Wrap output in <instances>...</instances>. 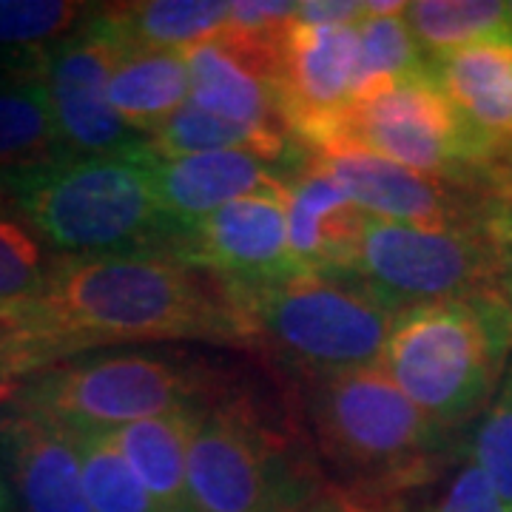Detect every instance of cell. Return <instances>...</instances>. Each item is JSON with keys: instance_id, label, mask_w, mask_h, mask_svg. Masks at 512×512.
Wrapping results in <instances>:
<instances>
[{"instance_id": "obj_12", "label": "cell", "mask_w": 512, "mask_h": 512, "mask_svg": "<svg viewBox=\"0 0 512 512\" xmlns=\"http://www.w3.org/2000/svg\"><path fill=\"white\" fill-rule=\"evenodd\" d=\"M313 160L328 171L365 214L424 231L487 228L504 211V202L476 200V188L424 177L410 168L362 154V151H319Z\"/></svg>"}, {"instance_id": "obj_23", "label": "cell", "mask_w": 512, "mask_h": 512, "mask_svg": "<svg viewBox=\"0 0 512 512\" xmlns=\"http://www.w3.org/2000/svg\"><path fill=\"white\" fill-rule=\"evenodd\" d=\"M55 157L60 143L35 66L0 77V177Z\"/></svg>"}, {"instance_id": "obj_5", "label": "cell", "mask_w": 512, "mask_h": 512, "mask_svg": "<svg viewBox=\"0 0 512 512\" xmlns=\"http://www.w3.org/2000/svg\"><path fill=\"white\" fill-rule=\"evenodd\" d=\"M217 393L205 362L174 350H94L20 376L0 390L15 410L83 433H111L137 421L202 404Z\"/></svg>"}, {"instance_id": "obj_15", "label": "cell", "mask_w": 512, "mask_h": 512, "mask_svg": "<svg viewBox=\"0 0 512 512\" xmlns=\"http://www.w3.org/2000/svg\"><path fill=\"white\" fill-rule=\"evenodd\" d=\"M148 165L160 208L180 228V237L228 202L288 197V177L245 151L160 157L148 146Z\"/></svg>"}, {"instance_id": "obj_28", "label": "cell", "mask_w": 512, "mask_h": 512, "mask_svg": "<svg viewBox=\"0 0 512 512\" xmlns=\"http://www.w3.org/2000/svg\"><path fill=\"white\" fill-rule=\"evenodd\" d=\"M473 461L490 476L512 510V353L473 439Z\"/></svg>"}, {"instance_id": "obj_34", "label": "cell", "mask_w": 512, "mask_h": 512, "mask_svg": "<svg viewBox=\"0 0 512 512\" xmlns=\"http://www.w3.org/2000/svg\"><path fill=\"white\" fill-rule=\"evenodd\" d=\"M15 379V342L0 333V390Z\"/></svg>"}, {"instance_id": "obj_11", "label": "cell", "mask_w": 512, "mask_h": 512, "mask_svg": "<svg viewBox=\"0 0 512 512\" xmlns=\"http://www.w3.org/2000/svg\"><path fill=\"white\" fill-rule=\"evenodd\" d=\"M359 32L350 26H308L293 18L279 52L282 120L293 140L325 151L353 106Z\"/></svg>"}, {"instance_id": "obj_17", "label": "cell", "mask_w": 512, "mask_h": 512, "mask_svg": "<svg viewBox=\"0 0 512 512\" xmlns=\"http://www.w3.org/2000/svg\"><path fill=\"white\" fill-rule=\"evenodd\" d=\"M365 217L313 157L288 177V245L302 274L350 276Z\"/></svg>"}, {"instance_id": "obj_7", "label": "cell", "mask_w": 512, "mask_h": 512, "mask_svg": "<svg viewBox=\"0 0 512 512\" xmlns=\"http://www.w3.org/2000/svg\"><path fill=\"white\" fill-rule=\"evenodd\" d=\"M188 493L194 512H299L316 478L245 399L211 396L188 439Z\"/></svg>"}, {"instance_id": "obj_35", "label": "cell", "mask_w": 512, "mask_h": 512, "mask_svg": "<svg viewBox=\"0 0 512 512\" xmlns=\"http://www.w3.org/2000/svg\"><path fill=\"white\" fill-rule=\"evenodd\" d=\"M407 12L404 0H365V15H376V18H396Z\"/></svg>"}, {"instance_id": "obj_3", "label": "cell", "mask_w": 512, "mask_h": 512, "mask_svg": "<svg viewBox=\"0 0 512 512\" xmlns=\"http://www.w3.org/2000/svg\"><path fill=\"white\" fill-rule=\"evenodd\" d=\"M23 220L66 254L171 248L180 228L160 208L148 146L126 154L55 157L0 177Z\"/></svg>"}, {"instance_id": "obj_29", "label": "cell", "mask_w": 512, "mask_h": 512, "mask_svg": "<svg viewBox=\"0 0 512 512\" xmlns=\"http://www.w3.org/2000/svg\"><path fill=\"white\" fill-rule=\"evenodd\" d=\"M89 18L83 3L69 0H0V46H43L72 35Z\"/></svg>"}, {"instance_id": "obj_27", "label": "cell", "mask_w": 512, "mask_h": 512, "mask_svg": "<svg viewBox=\"0 0 512 512\" xmlns=\"http://www.w3.org/2000/svg\"><path fill=\"white\" fill-rule=\"evenodd\" d=\"M52 259L29 222L0 205V319L37 299Z\"/></svg>"}, {"instance_id": "obj_10", "label": "cell", "mask_w": 512, "mask_h": 512, "mask_svg": "<svg viewBox=\"0 0 512 512\" xmlns=\"http://www.w3.org/2000/svg\"><path fill=\"white\" fill-rule=\"evenodd\" d=\"M120 40L103 12L86 26L43 49L35 60L46 103L60 143V157L126 154L148 146V137L131 131L109 100V83Z\"/></svg>"}, {"instance_id": "obj_36", "label": "cell", "mask_w": 512, "mask_h": 512, "mask_svg": "<svg viewBox=\"0 0 512 512\" xmlns=\"http://www.w3.org/2000/svg\"><path fill=\"white\" fill-rule=\"evenodd\" d=\"M299 512H353L342 501V498H336V495H325V498H319V501H311L305 510H299Z\"/></svg>"}, {"instance_id": "obj_22", "label": "cell", "mask_w": 512, "mask_h": 512, "mask_svg": "<svg viewBox=\"0 0 512 512\" xmlns=\"http://www.w3.org/2000/svg\"><path fill=\"white\" fill-rule=\"evenodd\" d=\"M148 146L160 157H185V154H211V151H245L254 154L262 163L276 165L288 160L291 154V134L276 128L242 126L225 120L220 114L200 109L197 103H185L174 111Z\"/></svg>"}, {"instance_id": "obj_30", "label": "cell", "mask_w": 512, "mask_h": 512, "mask_svg": "<svg viewBox=\"0 0 512 512\" xmlns=\"http://www.w3.org/2000/svg\"><path fill=\"white\" fill-rule=\"evenodd\" d=\"M433 512H512L498 495L490 476L476 461L464 464L456 478L447 484Z\"/></svg>"}, {"instance_id": "obj_13", "label": "cell", "mask_w": 512, "mask_h": 512, "mask_svg": "<svg viewBox=\"0 0 512 512\" xmlns=\"http://www.w3.org/2000/svg\"><path fill=\"white\" fill-rule=\"evenodd\" d=\"M288 197H245L228 202L188 228L168 251L205 271L228 291L262 288L302 274L288 245Z\"/></svg>"}, {"instance_id": "obj_8", "label": "cell", "mask_w": 512, "mask_h": 512, "mask_svg": "<svg viewBox=\"0 0 512 512\" xmlns=\"http://www.w3.org/2000/svg\"><path fill=\"white\" fill-rule=\"evenodd\" d=\"M325 151H362L464 188L495 183L493 148L453 109L430 66L353 103Z\"/></svg>"}, {"instance_id": "obj_14", "label": "cell", "mask_w": 512, "mask_h": 512, "mask_svg": "<svg viewBox=\"0 0 512 512\" xmlns=\"http://www.w3.org/2000/svg\"><path fill=\"white\" fill-rule=\"evenodd\" d=\"M288 32V29H285ZM282 35H259L225 26L183 52L191 80V103L242 126L285 131L279 100Z\"/></svg>"}, {"instance_id": "obj_2", "label": "cell", "mask_w": 512, "mask_h": 512, "mask_svg": "<svg viewBox=\"0 0 512 512\" xmlns=\"http://www.w3.org/2000/svg\"><path fill=\"white\" fill-rule=\"evenodd\" d=\"M302 410L353 512H402L399 498L430 481L447 436L382 367L308 379Z\"/></svg>"}, {"instance_id": "obj_20", "label": "cell", "mask_w": 512, "mask_h": 512, "mask_svg": "<svg viewBox=\"0 0 512 512\" xmlns=\"http://www.w3.org/2000/svg\"><path fill=\"white\" fill-rule=\"evenodd\" d=\"M197 410L200 404L109 433L134 476L165 512H194L188 493V439Z\"/></svg>"}, {"instance_id": "obj_9", "label": "cell", "mask_w": 512, "mask_h": 512, "mask_svg": "<svg viewBox=\"0 0 512 512\" xmlns=\"http://www.w3.org/2000/svg\"><path fill=\"white\" fill-rule=\"evenodd\" d=\"M498 220L487 228L424 231L367 214L350 279L393 313L501 291L504 248Z\"/></svg>"}, {"instance_id": "obj_18", "label": "cell", "mask_w": 512, "mask_h": 512, "mask_svg": "<svg viewBox=\"0 0 512 512\" xmlns=\"http://www.w3.org/2000/svg\"><path fill=\"white\" fill-rule=\"evenodd\" d=\"M0 439L26 512H92L77 444L66 427L15 410L0 421Z\"/></svg>"}, {"instance_id": "obj_31", "label": "cell", "mask_w": 512, "mask_h": 512, "mask_svg": "<svg viewBox=\"0 0 512 512\" xmlns=\"http://www.w3.org/2000/svg\"><path fill=\"white\" fill-rule=\"evenodd\" d=\"M299 3L291 0H239L231 3V26L259 35H282L296 18Z\"/></svg>"}, {"instance_id": "obj_37", "label": "cell", "mask_w": 512, "mask_h": 512, "mask_svg": "<svg viewBox=\"0 0 512 512\" xmlns=\"http://www.w3.org/2000/svg\"><path fill=\"white\" fill-rule=\"evenodd\" d=\"M0 512H9V493H6L3 481H0Z\"/></svg>"}, {"instance_id": "obj_26", "label": "cell", "mask_w": 512, "mask_h": 512, "mask_svg": "<svg viewBox=\"0 0 512 512\" xmlns=\"http://www.w3.org/2000/svg\"><path fill=\"white\" fill-rule=\"evenodd\" d=\"M72 436L92 512H165L140 484V478L134 476V470L114 447L109 433L83 430Z\"/></svg>"}, {"instance_id": "obj_4", "label": "cell", "mask_w": 512, "mask_h": 512, "mask_svg": "<svg viewBox=\"0 0 512 512\" xmlns=\"http://www.w3.org/2000/svg\"><path fill=\"white\" fill-rule=\"evenodd\" d=\"M510 353V302L484 291L399 313L379 367L447 433L487 410Z\"/></svg>"}, {"instance_id": "obj_32", "label": "cell", "mask_w": 512, "mask_h": 512, "mask_svg": "<svg viewBox=\"0 0 512 512\" xmlns=\"http://www.w3.org/2000/svg\"><path fill=\"white\" fill-rule=\"evenodd\" d=\"M365 18L362 0H305L296 9V20L308 26H350Z\"/></svg>"}, {"instance_id": "obj_1", "label": "cell", "mask_w": 512, "mask_h": 512, "mask_svg": "<svg viewBox=\"0 0 512 512\" xmlns=\"http://www.w3.org/2000/svg\"><path fill=\"white\" fill-rule=\"evenodd\" d=\"M0 333L15 342L12 382L77 353L126 342L251 348L228 288L168 248L57 256L43 291L6 313Z\"/></svg>"}, {"instance_id": "obj_6", "label": "cell", "mask_w": 512, "mask_h": 512, "mask_svg": "<svg viewBox=\"0 0 512 512\" xmlns=\"http://www.w3.org/2000/svg\"><path fill=\"white\" fill-rule=\"evenodd\" d=\"M228 293L251 348L271 353L308 379L382 365L399 316L350 276L296 274Z\"/></svg>"}, {"instance_id": "obj_33", "label": "cell", "mask_w": 512, "mask_h": 512, "mask_svg": "<svg viewBox=\"0 0 512 512\" xmlns=\"http://www.w3.org/2000/svg\"><path fill=\"white\" fill-rule=\"evenodd\" d=\"M498 239L504 248V274H501V293L512 308V208L504 205L501 220H498Z\"/></svg>"}, {"instance_id": "obj_19", "label": "cell", "mask_w": 512, "mask_h": 512, "mask_svg": "<svg viewBox=\"0 0 512 512\" xmlns=\"http://www.w3.org/2000/svg\"><path fill=\"white\" fill-rule=\"evenodd\" d=\"M120 40V37H117ZM191 97L183 52L128 46L120 40L109 83V100L131 131L154 137Z\"/></svg>"}, {"instance_id": "obj_24", "label": "cell", "mask_w": 512, "mask_h": 512, "mask_svg": "<svg viewBox=\"0 0 512 512\" xmlns=\"http://www.w3.org/2000/svg\"><path fill=\"white\" fill-rule=\"evenodd\" d=\"M404 20L419 43L427 66L484 37L507 32V3L501 0H416Z\"/></svg>"}, {"instance_id": "obj_21", "label": "cell", "mask_w": 512, "mask_h": 512, "mask_svg": "<svg viewBox=\"0 0 512 512\" xmlns=\"http://www.w3.org/2000/svg\"><path fill=\"white\" fill-rule=\"evenodd\" d=\"M111 32L128 46L185 52L220 35L231 20V3L222 0H143L103 9Z\"/></svg>"}, {"instance_id": "obj_25", "label": "cell", "mask_w": 512, "mask_h": 512, "mask_svg": "<svg viewBox=\"0 0 512 512\" xmlns=\"http://www.w3.org/2000/svg\"><path fill=\"white\" fill-rule=\"evenodd\" d=\"M356 32H359V60H356L353 103L379 94L407 74L427 69V60L421 55L404 15L396 18L365 15L356 23Z\"/></svg>"}, {"instance_id": "obj_38", "label": "cell", "mask_w": 512, "mask_h": 512, "mask_svg": "<svg viewBox=\"0 0 512 512\" xmlns=\"http://www.w3.org/2000/svg\"><path fill=\"white\" fill-rule=\"evenodd\" d=\"M507 32L512 35V3H507Z\"/></svg>"}, {"instance_id": "obj_16", "label": "cell", "mask_w": 512, "mask_h": 512, "mask_svg": "<svg viewBox=\"0 0 512 512\" xmlns=\"http://www.w3.org/2000/svg\"><path fill=\"white\" fill-rule=\"evenodd\" d=\"M430 72L464 123L493 148L495 183L512 194V35L470 43Z\"/></svg>"}]
</instances>
